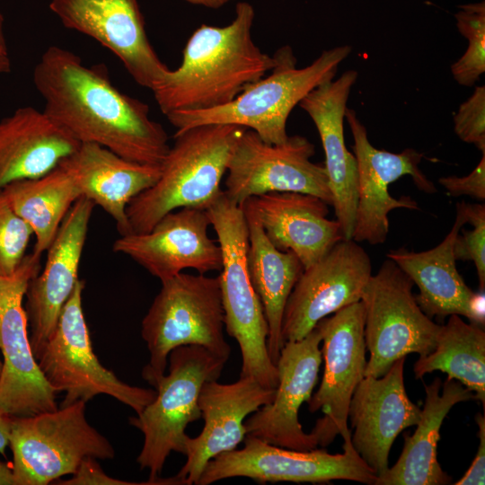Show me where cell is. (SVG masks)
I'll return each instance as SVG.
<instances>
[{
    "label": "cell",
    "mask_w": 485,
    "mask_h": 485,
    "mask_svg": "<svg viewBox=\"0 0 485 485\" xmlns=\"http://www.w3.org/2000/svg\"><path fill=\"white\" fill-rule=\"evenodd\" d=\"M44 111L80 143H94L139 163L161 165L170 146L149 106L111 83L103 66H87L75 53L51 46L33 71Z\"/></svg>",
    "instance_id": "cell-1"
},
{
    "label": "cell",
    "mask_w": 485,
    "mask_h": 485,
    "mask_svg": "<svg viewBox=\"0 0 485 485\" xmlns=\"http://www.w3.org/2000/svg\"><path fill=\"white\" fill-rule=\"evenodd\" d=\"M254 17L253 6L239 2L229 24L194 31L180 66L169 69L152 90L163 114L224 106L275 67L276 55L263 53L253 41Z\"/></svg>",
    "instance_id": "cell-2"
},
{
    "label": "cell",
    "mask_w": 485,
    "mask_h": 485,
    "mask_svg": "<svg viewBox=\"0 0 485 485\" xmlns=\"http://www.w3.org/2000/svg\"><path fill=\"white\" fill-rule=\"evenodd\" d=\"M246 128L206 124L176 131L161 163V174L127 207L132 234H143L166 214L182 207L206 209L223 190L233 146Z\"/></svg>",
    "instance_id": "cell-3"
},
{
    "label": "cell",
    "mask_w": 485,
    "mask_h": 485,
    "mask_svg": "<svg viewBox=\"0 0 485 485\" xmlns=\"http://www.w3.org/2000/svg\"><path fill=\"white\" fill-rule=\"evenodd\" d=\"M349 45L323 50L309 66L297 68L290 47L276 53L277 65L231 102L203 110L174 111L168 121L182 131L206 124H231L255 131L269 144H281L288 137L287 121L295 105L312 90L332 80L340 64L351 53Z\"/></svg>",
    "instance_id": "cell-4"
},
{
    "label": "cell",
    "mask_w": 485,
    "mask_h": 485,
    "mask_svg": "<svg viewBox=\"0 0 485 485\" xmlns=\"http://www.w3.org/2000/svg\"><path fill=\"white\" fill-rule=\"evenodd\" d=\"M222 250L219 280L227 333L242 355L241 377L278 386V369L268 350L269 325L247 268L249 233L242 207L224 191L206 209Z\"/></svg>",
    "instance_id": "cell-5"
},
{
    "label": "cell",
    "mask_w": 485,
    "mask_h": 485,
    "mask_svg": "<svg viewBox=\"0 0 485 485\" xmlns=\"http://www.w3.org/2000/svg\"><path fill=\"white\" fill-rule=\"evenodd\" d=\"M161 283L141 323L150 353L143 378L151 384L164 375L170 352L181 346H202L227 362L231 348L224 336L219 277L181 272Z\"/></svg>",
    "instance_id": "cell-6"
},
{
    "label": "cell",
    "mask_w": 485,
    "mask_h": 485,
    "mask_svg": "<svg viewBox=\"0 0 485 485\" xmlns=\"http://www.w3.org/2000/svg\"><path fill=\"white\" fill-rule=\"evenodd\" d=\"M226 361L198 345L175 348L168 357L169 373L151 385L156 395L129 423L144 435L137 458L149 471V484H175L172 478L158 479L172 452L185 454L187 426L201 418L198 396L202 386L217 380Z\"/></svg>",
    "instance_id": "cell-7"
},
{
    "label": "cell",
    "mask_w": 485,
    "mask_h": 485,
    "mask_svg": "<svg viewBox=\"0 0 485 485\" xmlns=\"http://www.w3.org/2000/svg\"><path fill=\"white\" fill-rule=\"evenodd\" d=\"M85 404L77 401L56 410L11 417L15 485L49 484L73 475L86 458H114L112 445L88 423Z\"/></svg>",
    "instance_id": "cell-8"
},
{
    "label": "cell",
    "mask_w": 485,
    "mask_h": 485,
    "mask_svg": "<svg viewBox=\"0 0 485 485\" xmlns=\"http://www.w3.org/2000/svg\"><path fill=\"white\" fill-rule=\"evenodd\" d=\"M84 288V281L79 279L52 333L35 357L37 364L50 387L56 392H66L61 407L107 394L138 414L154 401L156 392L122 382L100 363L83 310Z\"/></svg>",
    "instance_id": "cell-9"
},
{
    "label": "cell",
    "mask_w": 485,
    "mask_h": 485,
    "mask_svg": "<svg viewBox=\"0 0 485 485\" xmlns=\"http://www.w3.org/2000/svg\"><path fill=\"white\" fill-rule=\"evenodd\" d=\"M413 281L390 259L370 277L360 301L364 306V339L370 357L365 376L384 375L408 354L423 357L436 346L440 324L419 307Z\"/></svg>",
    "instance_id": "cell-10"
},
{
    "label": "cell",
    "mask_w": 485,
    "mask_h": 485,
    "mask_svg": "<svg viewBox=\"0 0 485 485\" xmlns=\"http://www.w3.org/2000/svg\"><path fill=\"white\" fill-rule=\"evenodd\" d=\"M350 438H343L342 454H331L324 449H288L246 435L243 448L224 452L209 460L196 485H209L234 477L262 483L347 480L375 485L377 475L357 453Z\"/></svg>",
    "instance_id": "cell-11"
},
{
    "label": "cell",
    "mask_w": 485,
    "mask_h": 485,
    "mask_svg": "<svg viewBox=\"0 0 485 485\" xmlns=\"http://www.w3.org/2000/svg\"><path fill=\"white\" fill-rule=\"evenodd\" d=\"M314 146L304 137L291 136L281 144L264 142L245 128L236 138L228 159L224 194L237 205L269 192L311 194L332 206L324 163H314Z\"/></svg>",
    "instance_id": "cell-12"
},
{
    "label": "cell",
    "mask_w": 485,
    "mask_h": 485,
    "mask_svg": "<svg viewBox=\"0 0 485 485\" xmlns=\"http://www.w3.org/2000/svg\"><path fill=\"white\" fill-rule=\"evenodd\" d=\"M40 258L26 254L17 269L0 275V409L11 417L57 410L56 392L43 376L31 347L23 299L40 270Z\"/></svg>",
    "instance_id": "cell-13"
},
{
    "label": "cell",
    "mask_w": 485,
    "mask_h": 485,
    "mask_svg": "<svg viewBox=\"0 0 485 485\" xmlns=\"http://www.w3.org/2000/svg\"><path fill=\"white\" fill-rule=\"evenodd\" d=\"M364 325L361 301L316 324L322 337L324 371L317 392L307 402L311 412L321 410L323 414L310 433L322 447L329 445L338 435L342 438L351 436L348 407L356 387L365 377L367 362Z\"/></svg>",
    "instance_id": "cell-14"
},
{
    "label": "cell",
    "mask_w": 485,
    "mask_h": 485,
    "mask_svg": "<svg viewBox=\"0 0 485 485\" xmlns=\"http://www.w3.org/2000/svg\"><path fill=\"white\" fill-rule=\"evenodd\" d=\"M345 118L353 139L357 168V202L352 239L371 245L382 244L389 233L388 214L392 209H419L418 203L408 196L392 197L390 183L404 175L411 176L416 187L426 192L436 191L435 185L420 171L423 154L413 148L395 154L374 147L366 127L354 110L347 107Z\"/></svg>",
    "instance_id": "cell-15"
},
{
    "label": "cell",
    "mask_w": 485,
    "mask_h": 485,
    "mask_svg": "<svg viewBox=\"0 0 485 485\" xmlns=\"http://www.w3.org/2000/svg\"><path fill=\"white\" fill-rule=\"evenodd\" d=\"M372 276L367 252L353 239L338 242L322 259L304 269L287 301L282 339L306 336L320 320L360 301Z\"/></svg>",
    "instance_id": "cell-16"
},
{
    "label": "cell",
    "mask_w": 485,
    "mask_h": 485,
    "mask_svg": "<svg viewBox=\"0 0 485 485\" xmlns=\"http://www.w3.org/2000/svg\"><path fill=\"white\" fill-rule=\"evenodd\" d=\"M49 9L66 28L117 56L137 84L152 91L168 72L149 41L137 0H51Z\"/></svg>",
    "instance_id": "cell-17"
},
{
    "label": "cell",
    "mask_w": 485,
    "mask_h": 485,
    "mask_svg": "<svg viewBox=\"0 0 485 485\" xmlns=\"http://www.w3.org/2000/svg\"><path fill=\"white\" fill-rule=\"evenodd\" d=\"M206 210L182 207L163 216L143 234L120 235L112 251L127 255L161 282L193 269L198 274L220 271L222 250L208 236Z\"/></svg>",
    "instance_id": "cell-18"
},
{
    "label": "cell",
    "mask_w": 485,
    "mask_h": 485,
    "mask_svg": "<svg viewBox=\"0 0 485 485\" xmlns=\"http://www.w3.org/2000/svg\"><path fill=\"white\" fill-rule=\"evenodd\" d=\"M321 342L315 326L303 339L284 343L276 364L278 383L275 397L244 421L247 435L293 450L317 448L313 436L304 431L298 411L310 400L318 380L322 359Z\"/></svg>",
    "instance_id": "cell-19"
},
{
    "label": "cell",
    "mask_w": 485,
    "mask_h": 485,
    "mask_svg": "<svg viewBox=\"0 0 485 485\" xmlns=\"http://www.w3.org/2000/svg\"><path fill=\"white\" fill-rule=\"evenodd\" d=\"M94 206L84 197L75 202L47 250L43 269L29 282L24 310L34 357L52 333L79 280L80 260Z\"/></svg>",
    "instance_id": "cell-20"
},
{
    "label": "cell",
    "mask_w": 485,
    "mask_h": 485,
    "mask_svg": "<svg viewBox=\"0 0 485 485\" xmlns=\"http://www.w3.org/2000/svg\"><path fill=\"white\" fill-rule=\"evenodd\" d=\"M404 363L401 357L384 375L365 376L348 407L352 445L377 477L389 468L390 450L398 435L417 425L421 415L405 390Z\"/></svg>",
    "instance_id": "cell-21"
},
{
    "label": "cell",
    "mask_w": 485,
    "mask_h": 485,
    "mask_svg": "<svg viewBox=\"0 0 485 485\" xmlns=\"http://www.w3.org/2000/svg\"><path fill=\"white\" fill-rule=\"evenodd\" d=\"M275 392L251 377L232 384L207 382L198 396L204 427L198 436L185 440L187 461L174 476L179 484H196L209 460L235 449L247 435L245 419L270 403Z\"/></svg>",
    "instance_id": "cell-22"
},
{
    "label": "cell",
    "mask_w": 485,
    "mask_h": 485,
    "mask_svg": "<svg viewBox=\"0 0 485 485\" xmlns=\"http://www.w3.org/2000/svg\"><path fill=\"white\" fill-rule=\"evenodd\" d=\"M358 74L350 69L307 93L299 106L313 121L325 154L324 167L332 207L344 239H352L357 202V161L346 147L343 121L347 101Z\"/></svg>",
    "instance_id": "cell-23"
},
{
    "label": "cell",
    "mask_w": 485,
    "mask_h": 485,
    "mask_svg": "<svg viewBox=\"0 0 485 485\" xmlns=\"http://www.w3.org/2000/svg\"><path fill=\"white\" fill-rule=\"evenodd\" d=\"M270 242L293 251L306 269L344 239L340 223L327 218L328 204L305 193L269 192L246 200Z\"/></svg>",
    "instance_id": "cell-24"
},
{
    "label": "cell",
    "mask_w": 485,
    "mask_h": 485,
    "mask_svg": "<svg viewBox=\"0 0 485 485\" xmlns=\"http://www.w3.org/2000/svg\"><path fill=\"white\" fill-rule=\"evenodd\" d=\"M464 224L456 213L450 232L436 247L419 252L405 248L391 250L387 257L417 285L419 289L415 296L417 303L428 317L457 314L483 327V293L473 292L455 265L454 243Z\"/></svg>",
    "instance_id": "cell-25"
},
{
    "label": "cell",
    "mask_w": 485,
    "mask_h": 485,
    "mask_svg": "<svg viewBox=\"0 0 485 485\" xmlns=\"http://www.w3.org/2000/svg\"><path fill=\"white\" fill-rule=\"evenodd\" d=\"M58 165L72 176L82 197L112 217L120 235L132 234L127 216L128 204L153 186L161 174V165L127 160L94 143H81Z\"/></svg>",
    "instance_id": "cell-26"
},
{
    "label": "cell",
    "mask_w": 485,
    "mask_h": 485,
    "mask_svg": "<svg viewBox=\"0 0 485 485\" xmlns=\"http://www.w3.org/2000/svg\"><path fill=\"white\" fill-rule=\"evenodd\" d=\"M80 144L44 110L17 109L0 120V190L49 172Z\"/></svg>",
    "instance_id": "cell-27"
},
{
    "label": "cell",
    "mask_w": 485,
    "mask_h": 485,
    "mask_svg": "<svg viewBox=\"0 0 485 485\" xmlns=\"http://www.w3.org/2000/svg\"><path fill=\"white\" fill-rule=\"evenodd\" d=\"M425 401L417 428L404 436V445L395 464L377 477L375 485H445L451 477L437 460L440 428L457 403L474 399V394L456 380L439 377L425 385Z\"/></svg>",
    "instance_id": "cell-28"
},
{
    "label": "cell",
    "mask_w": 485,
    "mask_h": 485,
    "mask_svg": "<svg viewBox=\"0 0 485 485\" xmlns=\"http://www.w3.org/2000/svg\"><path fill=\"white\" fill-rule=\"evenodd\" d=\"M241 207L249 233L248 273L269 325L268 350L276 365L284 346L281 333L284 309L304 266L293 251H281L270 242L247 201Z\"/></svg>",
    "instance_id": "cell-29"
},
{
    "label": "cell",
    "mask_w": 485,
    "mask_h": 485,
    "mask_svg": "<svg viewBox=\"0 0 485 485\" xmlns=\"http://www.w3.org/2000/svg\"><path fill=\"white\" fill-rule=\"evenodd\" d=\"M2 191L31 228L36 239L32 252L40 256L47 251L66 214L82 197L72 176L59 165L39 178L13 181Z\"/></svg>",
    "instance_id": "cell-30"
},
{
    "label": "cell",
    "mask_w": 485,
    "mask_h": 485,
    "mask_svg": "<svg viewBox=\"0 0 485 485\" xmlns=\"http://www.w3.org/2000/svg\"><path fill=\"white\" fill-rule=\"evenodd\" d=\"M461 383L485 407V331L482 326L465 322L452 314L440 325L435 348L419 357L414 365L416 379L434 371Z\"/></svg>",
    "instance_id": "cell-31"
},
{
    "label": "cell",
    "mask_w": 485,
    "mask_h": 485,
    "mask_svg": "<svg viewBox=\"0 0 485 485\" xmlns=\"http://www.w3.org/2000/svg\"><path fill=\"white\" fill-rule=\"evenodd\" d=\"M459 33L469 42L463 55L451 66L454 79L473 86L485 71V2L464 4L454 13Z\"/></svg>",
    "instance_id": "cell-32"
},
{
    "label": "cell",
    "mask_w": 485,
    "mask_h": 485,
    "mask_svg": "<svg viewBox=\"0 0 485 485\" xmlns=\"http://www.w3.org/2000/svg\"><path fill=\"white\" fill-rule=\"evenodd\" d=\"M33 235L29 225L18 216L0 190V275H12L26 255Z\"/></svg>",
    "instance_id": "cell-33"
},
{
    "label": "cell",
    "mask_w": 485,
    "mask_h": 485,
    "mask_svg": "<svg viewBox=\"0 0 485 485\" xmlns=\"http://www.w3.org/2000/svg\"><path fill=\"white\" fill-rule=\"evenodd\" d=\"M456 213L464 223L473 226L472 230H463L457 234L454 243L455 260L474 262L480 289H485V205L461 202L456 204Z\"/></svg>",
    "instance_id": "cell-34"
},
{
    "label": "cell",
    "mask_w": 485,
    "mask_h": 485,
    "mask_svg": "<svg viewBox=\"0 0 485 485\" xmlns=\"http://www.w3.org/2000/svg\"><path fill=\"white\" fill-rule=\"evenodd\" d=\"M454 130L463 142L485 151V86H476L472 94L454 114Z\"/></svg>",
    "instance_id": "cell-35"
},
{
    "label": "cell",
    "mask_w": 485,
    "mask_h": 485,
    "mask_svg": "<svg viewBox=\"0 0 485 485\" xmlns=\"http://www.w3.org/2000/svg\"><path fill=\"white\" fill-rule=\"evenodd\" d=\"M439 184L445 189L447 195L452 197L470 196L478 200L485 199V151L478 165L467 176L455 175L441 177Z\"/></svg>",
    "instance_id": "cell-36"
},
{
    "label": "cell",
    "mask_w": 485,
    "mask_h": 485,
    "mask_svg": "<svg viewBox=\"0 0 485 485\" xmlns=\"http://www.w3.org/2000/svg\"><path fill=\"white\" fill-rule=\"evenodd\" d=\"M94 458L84 459L72 477L66 481H61L59 484L66 485H126L136 484L119 481L107 475Z\"/></svg>",
    "instance_id": "cell-37"
},
{
    "label": "cell",
    "mask_w": 485,
    "mask_h": 485,
    "mask_svg": "<svg viewBox=\"0 0 485 485\" xmlns=\"http://www.w3.org/2000/svg\"><path fill=\"white\" fill-rule=\"evenodd\" d=\"M479 427L480 444L476 455L464 475L454 485H483L485 483V417L478 413L475 417Z\"/></svg>",
    "instance_id": "cell-38"
},
{
    "label": "cell",
    "mask_w": 485,
    "mask_h": 485,
    "mask_svg": "<svg viewBox=\"0 0 485 485\" xmlns=\"http://www.w3.org/2000/svg\"><path fill=\"white\" fill-rule=\"evenodd\" d=\"M11 430V416L0 409V454H5V448L9 445Z\"/></svg>",
    "instance_id": "cell-39"
},
{
    "label": "cell",
    "mask_w": 485,
    "mask_h": 485,
    "mask_svg": "<svg viewBox=\"0 0 485 485\" xmlns=\"http://www.w3.org/2000/svg\"><path fill=\"white\" fill-rule=\"evenodd\" d=\"M0 485H15L12 467L0 461Z\"/></svg>",
    "instance_id": "cell-40"
},
{
    "label": "cell",
    "mask_w": 485,
    "mask_h": 485,
    "mask_svg": "<svg viewBox=\"0 0 485 485\" xmlns=\"http://www.w3.org/2000/svg\"><path fill=\"white\" fill-rule=\"evenodd\" d=\"M196 5L216 9L234 0H183Z\"/></svg>",
    "instance_id": "cell-41"
},
{
    "label": "cell",
    "mask_w": 485,
    "mask_h": 485,
    "mask_svg": "<svg viewBox=\"0 0 485 485\" xmlns=\"http://www.w3.org/2000/svg\"><path fill=\"white\" fill-rule=\"evenodd\" d=\"M0 52L8 53L5 32H4V19L1 12H0Z\"/></svg>",
    "instance_id": "cell-42"
},
{
    "label": "cell",
    "mask_w": 485,
    "mask_h": 485,
    "mask_svg": "<svg viewBox=\"0 0 485 485\" xmlns=\"http://www.w3.org/2000/svg\"><path fill=\"white\" fill-rule=\"evenodd\" d=\"M11 70V61L8 53L0 52V75L9 73Z\"/></svg>",
    "instance_id": "cell-43"
},
{
    "label": "cell",
    "mask_w": 485,
    "mask_h": 485,
    "mask_svg": "<svg viewBox=\"0 0 485 485\" xmlns=\"http://www.w3.org/2000/svg\"><path fill=\"white\" fill-rule=\"evenodd\" d=\"M2 366H3V363H2V360L0 359V375H1V371H2Z\"/></svg>",
    "instance_id": "cell-44"
}]
</instances>
